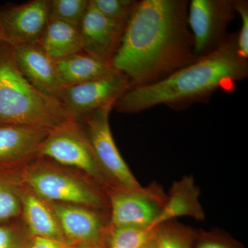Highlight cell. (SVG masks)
I'll return each instance as SVG.
<instances>
[{"mask_svg":"<svg viewBox=\"0 0 248 248\" xmlns=\"http://www.w3.org/2000/svg\"><path fill=\"white\" fill-rule=\"evenodd\" d=\"M93 7L116 22L127 24L138 1L135 0H89Z\"/></svg>","mask_w":248,"mask_h":248,"instance_id":"cell-23","label":"cell"},{"mask_svg":"<svg viewBox=\"0 0 248 248\" xmlns=\"http://www.w3.org/2000/svg\"><path fill=\"white\" fill-rule=\"evenodd\" d=\"M187 10L185 0L138 1L112 61L132 87L154 84L199 59Z\"/></svg>","mask_w":248,"mask_h":248,"instance_id":"cell-1","label":"cell"},{"mask_svg":"<svg viewBox=\"0 0 248 248\" xmlns=\"http://www.w3.org/2000/svg\"><path fill=\"white\" fill-rule=\"evenodd\" d=\"M38 156L77 168L100 182L107 174L98 162L82 124L68 120L49 132Z\"/></svg>","mask_w":248,"mask_h":248,"instance_id":"cell-4","label":"cell"},{"mask_svg":"<svg viewBox=\"0 0 248 248\" xmlns=\"http://www.w3.org/2000/svg\"><path fill=\"white\" fill-rule=\"evenodd\" d=\"M234 0H192L187 23L197 58L208 55L228 38L226 30L236 15Z\"/></svg>","mask_w":248,"mask_h":248,"instance_id":"cell-7","label":"cell"},{"mask_svg":"<svg viewBox=\"0 0 248 248\" xmlns=\"http://www.w3.org/2000/svg\"><path fill=\"white\" fill-rule=\"evenodd\" d=\"M236 14L241 16V27L236 35V45L241 56L248 59V3L245 0H234Z\"/></svg>","mask_w":248,"mask_h":248,"instance_id":"cell-24","label":"cell"},{"mask_svg":"<svg viewBox=\"0 0 248 248\" xmlns=\"http://www.w3.org/2000/svg\"><path fill=\"white\" fill-rule=\"evenodd\" d=\"M132 87L130 79L120 71L94 81L63 86L55 98L71 120L81 122L99 109L113 105Z\"/></svg>","mask_w":248,"mask_h":248,"instance_id":"cell-5","label":"cell"},{"mask_svg":"<svg viewBox=\"0 0 248 248\" xmlns=\"http://www.w3.org/2000/svg\"><path fill=\"white\" fill-rule=\"evenodd\" d=\"M248 74V59L239 53L236 35H228L216 50L161 81L130 88L116 101L113 109L135 114L161 104L185 107L210 97L217 90H232Z\"/></svg>","mask_w":248,"mask_h":248,"instance_id":"cell-2","label":"cell"},{"mask_svg":"<svg viewBox=\"0 0 248 248\" xmlns=\"http://www.w3.org/2000/svg\"><path fill=\"white\" fill-rule=\"evenodd\" d=\"M55 63L62 87L102 79L118 71L112 64L83 50L57 60Z\"/></svg>","mask_w":248,"mask_h":248,"instance_id":"cell-16","label":"cell"},{"mask_svg":"<svg viewBox=\"0 0 248 248\" xmlns=\"http://www.w3.org/2000/svg\"><path fill=\"white\" fill-rule=\"evenodd\" d=\"M112 109L113 105L107 106L87 116L80 123L84 126L98 162L107 177L120 189L144 190L146 188L140 185L116 146L109 124Z\"/></svg>","mask_w":248,"mask_h":248,"instance_id":"cell-6","label":"cell"},{"mask_svg":"<svg viewBox=\"0 0 248 248\" xmlns=\"http://www.w3.org/2000/svg\"><path fill=\"white\" fill-rule=\"evenodd\" d=\"M89 4V0H48L49 19L79 27Z\"/></svg>","mask_w":248,"mask_h":248,"instance_id":"cell-20","label":"cell"},{"mask_svg":"<svg viewBox=\"0 0 248 248\" xmlns=\"http://www.w3.org/2000/svg\"><path fill=\"white\" fill-rule=\"evenodd\" d=\"M155 229L114 228L111 234V248H142L154 239Z\"/></svg>","mask_w":248,"mask_h":248,"instance_id":"cell-22","label":"cell"},{"mask_svg":"<svg viewBox=\"0 0 248 248\" xmlns=\"http://www.w3.org/2000/svg\"><path fill=\"white\" fill-rule=\"evenodd\" d=\"M30 248H65L62 243L46 238L35 237Z\"/></svg>","mask_w":248,"mask_h":248,"instance_id":"cell-26","label":"cell"},{"mask_svg":"<svg viewBox=\"0 0 248 248\" xmlns=\"http://www.w3.org/2000/svg\"><path fill=\"white\" fill-rule=\"evenodd\" d=\"M9 172L0 165V221L22 213L20 194Z\"/></svg>","mask_w":248,"mask_h":248,"instance_id":"cell-19","label":"cell"},{"mask_svg":"<svg viewBox=\"0 0 248 248\" xmlns=\"http://www.w3.org/2000/svg\"><path fill=\"white\" fill-rule=\"evenodd\" d=\"M53 211L67 239L92 244L102 236L104 225L100 217L93 210L80 205L58 203L54 204Z\"/></svg>","mask_w":248,"mask_h":248,"instance_id":"cell-14","label":"cell"},{"mask_svg":"<svg viewBox=\"0 0 248 248\" xmlns=\"http://www.w3.org/2000/svg\"><path fill=\"white\" fill-rule=\"evenodd\" d=\"M197 248H232L222 241L215 239H206L202 241Z\"/></svg>","mask_w":248,"mask_h":248,"instance_id":"cell-27","label":"cell"},{"mask_svg":"<svg viewBox=\"0 0 248 248\" xmlns=\"http://www.w3.org/2000/svg\"><path fill=\"white\" fill-rule=\"evenodd\" d=\"M20 199L22 212L31 234L62 243L63 233L53 211L35 194H20Z\"/></svg>","mask_w":248,"mask_h":248,"instance_id":"cell-18","label":"cell"},{"mask_svg":"<svg viewBox=\"0 0 248 248\" xmlns=\"http://www.w3.org/2000/svg\"><path fill=\"white\" fill-rule=\"evenodd\" d=\"M166 199L152 189L143 191L120 189L112 192L110 195L112 226L151 229Z\"/></svg>","mask_w":248,"mask_h":248,"instance_id":"cell-10","label":"cell"},{"mask_svg":"<svg viewBox=\"0 0 248 248\" xmlns=\"http://www.w3.org/2000/svg\"><path fill=\"white\" fill-rule=\"evenodd\" d=\"M13 49L18 68L24 77L41 92L55 98L62 86L55 61L39 42Z\"/></svg>","mask_w":248,"mask_h":248,"instance_id":"cell-12","label":"cell"},{"mask_svg":"<svg viewBox=\"0 0 248 248\" xmlns=\"http://www.w3.org/2000/svg\"><path fill=\"white\" fill-rule=\"evenodd\" d=\"M68 120L56 98L41 92L24 77L14 49L0 41V124L50 132Z\"/></svg>","mask_w":248,"mask_h":248,"instance_id":"cell-3","label":"cell"},{"mask_svg":"<svg viewBox=\"0 0 248 248\" xmlns=\"http://www.w3.org/2000/svg\"><path fill=\"white\" fill-rule=\"evenodd\" d=\"M48 133L32 127L0 124V165L11 166L38 156Z\"/></svg>","mask_w":248,"mask_h":248,"instance_id":"cell-13","label":"cell"},{"mask_svg":"<svg viewBox=\"0 0 248 248\" xmlns=\"http://www.w3.org/2000/svg\"><path fill=\"white\" fill-rule=\"evenodd\" d=\"M199 196L200 190L191 176H186L174 183L151 229H156L160 225L173 221L177 217H190L197 220L204 219L205 213Z\"/></svg>","mask_w":248,"mask_h":248,"instance_id":"cell-15","label":"cell"},{"mask_svg":"<svg viewBox=\"0 0 248 248\" xmlns=\"http://www.w3.org/2000/svg\"><path fill=\"white\" fill-rule=\"evenodd\" d=\"M31 169L24 174V182L40 198L86 208L104 205L102 196L82 181L45 166Z\"/></svg>","mask_w":248,"mask_h":248,"instance_id":"cell-8","label":"cell"},{"mask_svg":"<svg viewBox=\"0 0 248 248\" xmlns=\"http://www.w3.org/2000/svg\"><path fill=\"white\" fill-rule=\"evenodd\" d=\"M48 21V0L0 5V41L13 48L37 43Z\"/></svg>","mask_w":248,"mask_h":248,"instance_id":"cell-9","label":"cell"},{"mask_svg":"<svg viewBox=\"0 0 248 248\" xmlns=\"http://www.w3.org/2000/svg\"><path fill=\"white\" fill-rule=\"evenodd\" d=\"M21 241L12 227L0 225V248H21Z\"/></svg>","mask_w":248,"mask_h":248,"instance_id":"cell-25","label":"cell"},{"mask_svg":"<svg viewBox=\"0 0 248 248\" xmlns=\"http://www.w3.org/2000/svg\"><path fill=\"white\" fill-rule=\"evenodd\" d=\"M39 44L54 61L82 50L79 27L49 19Z\"/></svg>","mask_w":248,"mask_h":248,"instance_id":"cell-17","label":"cell"},{"mask_svg":"<svg viewBox=\"0 0 248 248\" xmlns=\"http://www.w3.org/2000/svg\"><path fill=\"white\" fill-rule=\"evenodd\" d=\"M191 232L183 225L173 221L155 229V241L157 248H190Z\"/></svg>","mask_w":248,"mask_h":248,"instance_id":"cell-21","label":"cell"},{"mask_svg":"<svg viewBox=\"0 0 248 248\" xmlns=\"http://www.w3.org/2000/svg\"><path fill=\"white\" fill-rule=\"evenodd\" d=\"M142 248H157V246H156V243H155V239H153Z\"/></svg>","mask_w":248,"mask_h":248,"instance_id":"cell-28","label":"cell"},{"mask_svg":"<svg viewBox=\"0 0 248 248\" xmlns=\"http://www.w3.org/2000/svg\"><path fill=\"white\" fill-rule=\"evenodd\" d=\"M126 24L112 20L93 7H89L79 29L83 51L112 64L120 48Z\"/></svg>","mask_w":248,"mask_h":248,"instance_id":"cell-11","label":"cell"}]
</instances>
